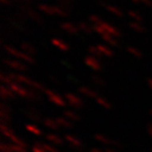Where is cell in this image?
Instances as JSON below:
<instances>
[{
    "label": "cell",
    "instance_id": "6da1fadb",
    "mask_svg": "<svg viewBox=\"0 0 152 152\" xmlns=\"http://www.w3.org/2000/svg\"><path fill=\"white\" fill-rule=\"evenodd\" d=\"M9 77L14 80L15 82H18L20 85H26L27 87H29L31 89H34L38 92H45L46 91V88L45 86H43L42 83L35 81V80H32L31 78L24 76V75H20V73H8Z\"/></svg>",
    "mask_w": 152,
    "mask_h": 152
},
{
    "label": "cell",
    "instance_id": "7a4b0ae2",
    "mask_svg": "<svg viewBox=\"0 0 152 152\" xmlns=\"http://www.w3.org/2000/svg\"><path fill=\"white\" fill-rule=\"evenodd\" d=\"M4 49L6 50V52L9 55L16 58V59H19V60L25 61V62H27L28 64H34L35 63V59L31 55H28L27 53L23 52L22 50H17L15 48H12V46H10V45H4Z\"/></svg>",
    "mask_w": 152,
    "mask_h": 152
},
{
    "label": "cell",
    "instance_id": "3957f363",
    "mask_svg": "<svg viewBox=\"0 0 152 152\" xmlns=\"http://www.w3.org/2000/svg\"><path fill=\"white\" fill-rule=\"evenodd\" d=\"M38 10H41L44 14L48 15H56L60 17H68L69 12L65 11L63 8H61L60 6H51V5H45V4H39L38 5Z\"/></svg>",
    "mask_w": 152,
    "mask_h": 152
},
{
    "label": "cell",
    "instance_id": "277c9868",
    "mask_svg": "<svg viewBox=\"0 0 152 152\" xmlns=\"http://www.w3.org/2000/svg\"><path fill=\"white\" fill-rule=\"evenodd\" d=\"M48 98H49V100L51 103L55 104L56 106H60V107H65L66 106V100H65V98L61 97L59 94H56L54 92L53 90H50V89H46V91L44 92Z\"/></svg>",
    "mask_w": 152,
    "mask_h": 152
},
{
    "label": "cell",
    "instance_id": "5b68a950",
    "mask_svg": "<svg viewBox=\"0 0 152 152\" xmlns=\"http://www.w3.org/2000/svg\"><path fill=\"white\" fill-rule=\"evenodd\" d=\"M65 100L66 103L69 104L70 106H72L73 108H82L83 107V102L79 96H77L76 94H72V92H66L65 94Z\"/></svg>",
    "mask_w": 152,
    "mask_h": 152
},
{
    "label": "cell",
    "instance_id": "8992f818",
    "mask_svg": "<svg viewBox=\"0 0 152 152\" xmlns=\"http://www.w3.org/2000/svg\"><path fill=\"white\" fill-rule=\"evenodd\" d=\"M4 64H6L7 66H9L14 70H17L18 72H24V71L27 70V66L22 63L20 61L18 60H11V59H4L2 60Z\"/></svg>",
    "mask_w": 152,
    "mask_h": 152
},
{
    "label": "cell",
    "instance_id": "52a82bcc",
    "mask_svg": "<svg viewBox=\"0 0 152 152\" xmlns=\"http://www.w3.org/2000/svg\"><path fill=\"white\" fill-rule=\"evenodd\" d=\"M12 91L15 92V95L17 96H19V97H23V98H26L27 99V96H28V89L27 88H25L23 85L20 83H18V82H12L10 86H9Z\"/></svg>",
    "mask_w": 152,
    "mask_h": 152
},
{
    "label": "cell",
    "instance_id": "ba28073f",
    "mask_svg": "<svg viewBox=\"0 0 152 152\" xmlns=\"http://www.w3.org/2000/svg\"><path fill=\"white\" fill-rule=\"evenodd\" d=\"M85 63H86V65H88L89 68H91L92 70H95V71L102 70V64H100L99 60H98L97 58L92 56V55H88V56L85 58Z\"/></svg>",
    "mask_w": 152,
    "mask_h": 152
},
{
    "label": "cell",
    "instance_id": "9c48e42d",
    "mask_svg": "<svg viewBox=\"0 0 152 152\" xmlns=\"http://www.w3.org/2000/svg\"><path fill=\"white\" fill-rule=\"evenodd\" d=\"M61 28L65 31L66 33H69V34H72V35H78L79 32H80V29L78 26H76L75 24H72L70 22H65V23H62L60 25Z\"/></svg>",
    "mask_w": 152,
    "mask_h": 152
},
{
    "label": "cell",
    "instance_id": "30bf717a",
    "mask_svg": "<svg viewBox=\"0 0 152 152\" xmlns=\"http://www.w3.org/2000/svg\"><path fill=\"white\" fill-rule=\"evenodd\" d=\"M25 115H26L32 122H35V123L41 122V114H39V112H38L36 108H33V107L27 108L25 110Z\"/></svg>",
    "mask_w": 152,
    "mask_h": 152
},
{
    "label": "cell",
    "instance_id": "8fae6325",
    "mask_svg": "<svg viewBox=\"0 0 152 152\" xmlns=\"http://www.w3.org/2000/svg\"><path fill=\"white\" fill-rule=\"evenodd\" d=\"M102 26H103L104 28V32L105 33H108V34H110V35H113V36H115V37H121V32L117 29V28L115 27V26H113V25H110V24H108V23H105L103 22L102 23ZM104 33V34H105Z\"/></svg>",
    "mask_w": 152,
    "mask_h": 152
},
{
    "label": "cell",
    "instance_id": "7c38bea8",
    "mask_svg": "<svg viewBox=\"0 0 152 152\" xmlns=\"http://www.w3.org/2000/svg\"><path fill=\"white\" fill-rule=\"evenodd\" d=\"M98 4H99L100 6H103L104 8H106L109 12H112V14L115 15V16L123 17V11L121 10L118 7H116V6H112V5H107L106 2H104V1H102V0H99V1H98Z\"/></svg>",
    "mask_w": 152,
    "mask_h": 152
},
{
    "label": "cell",
    "instance_id": "4fadbf2b",
    "mask_svg": "<svg viewBox=\"0 0 152 152\" xmlns=\"http://www.w3.org/2000/svg\"><path fill=\"white\" fill-rule=\"evenodd\" d=\"M0 95H1V98L5 99V100L14 99V98L16 97L15 92L12 91L8 86H5V85H2V86L0 87Z\"/></svg>",
    "mask_w": 152,
    "mask_h": 152
},
{
    "label": "cell",
    "instance_id": "5bb4252c",
    "mask_svg": "<svg viewBox=\"0 0 152 152\" xmlns=\"http://www.w3.org/2000/svg\"><path fill=\"white\" fill-rule=\"evenodd\" d=\"M64 140L70 144L71 147L75 148V149H80V148H82V142L78 137L71 135V134H66L64 136Z\"/></svg>",
    "mask_w": 152,
    "mask_h": 152
},
{
    "label": "cell",
    "instance_id": "9a60e30c",
    "mask_svg": "<svg viewBox=\"0 0 152 152\" xmlns=\"http://www.w3.org/2000/svg\"><path fill=\"white\" fill-rule=\"evenodd\" d=\"M102 38H103V41H105L106 43L110 45V46H118V41H117V38L113 36V35H110L108 33H105L102 35Z\"/></svg>",
    "mask_w": 152,
    "mask_h": 152
},
{
    "label": "cell",
    "instance_id": "2e32d148",
    "mask_svg": "<svg viewBox=\"0 0 152 152\" xmlns=\"http://www.w3.org/2000/svg\"><path fill=\"white\" fill-rule=\"evenodd\" d=\"M78 91H79V94H81L83 96H87V97L95 98V99L98 97L97 92L94 91L92 89H90V88L88 87H79L78 88Z\"/></svg>",
    "mask_w": 152,
    "mask_h": 152
},
{
    "label": "cell",
    "instance_id": "e0dca14e",
    "mask_svg": "<svg viewBox=\"0 0 152 152\" xmlns=\"http://www.w3.org/2000/svg\"><path fill=\"white\" fill-rule=\"evenodd\" d=\"M43 124L46 126V127H49L50 130H53V131H58L60 129V125L59 123L56 122V120H53V118H44L43 120Z\"/></svg>",
    "mask_w": 152,
    "mask_h": 152
},
{
    "label": "cell",
    "instance_id": "ac0fdd59",
    "mask_svg": "<svg viewBox=\"0 0 152 152\" xmlns=\"http://www.w3.org/2000/svg\"><path fill=\"white\" fill-rule=\"evenodd\" d=\"M45 139H46L49 142H51V143L55 144V145H62V144H63V142H64V140H63V139H61L60 136L55 135V134H52V133L46 134V135H45Z\"/></svg>",
    "mask_w": 152,
    "mask_h": 152
},
{
    "label": "cell",
    "instance_id": "d6986e66",
    "mask_svg": "<svg viewBox=\"0 0 152 152\" xmlns=\"http://www.w3.org/2000/svg\"><path fill=\"white\" fill-rule=\"evenodd\" d=\"M27 99L31 100V102H36V103H39L42 100V97H41V92L36 91L34 89H31L28 88V96Z\"/></svg>",
    "mask_w": 152,
    "mask_h": 152
},
{
    "label": "cell",
    "instance_id": "ffe728a7",
    "mask_svg": "<svg viewBox=\"0 0 152 152\" xmlns=\"http://www.w3.org/2000/svg\"><path fill=\"white\" fill-rule=\"evenodd\" d=\"M52 44L54 46H56L58 49H60L61 51H64V52L69 51V44H66L64 41H62L60 38H53L52 39Z\"/></svg>",
    "mask_w": 152,
    "mask_h": 152
},
{
    "label": "cell",
    "instance_id": "44dd1931",
    "mask_svg": "<svg viewBox=\"0 0 152 152\" xmlns=\"http://www.w3.org/2000/svg\"><path fill=\"white\" fill-rule=\"evenodd\" d=\"M20 50H22L23 52L27 53L28 55H31V56H33L34 54H36V49L33 46L32 44H29V43H22L20 44Z\"/></svg>",
    "mask_w": 152,
    "mask_h": 152
},
{
    "label": "cell",
    "instance_id": "7402d4cb",
    "mask_svg": "<svg viewBox=\"0 0 152 152\" xmlns=\"http://www.w3.org/2000/svg\"><path fill=\"white\" fill-rule=\"evenodd\" d=\"M63 114H64L65 118H68L71 122H78V121L80 120V115L78 114V113H76V112H73V110H70V109L64 110Z\"/></svg>",
    "mask_w": 152,
    "mask_h": 152
},
{
    "label": "cell",
    "instance_id": "603a6c76",
    "mask_svg": "<svg viewBox=\"0 0 152 152\" xmlns=\"http://www.w3.org/2000/svg\"><path fill=\"white\" fill-rule=\"evenodd\" d=\"M0 130H1V133H2V135L7 137L8 140H10L12 136L15 135V133L12 132L11 129H9V125H5V124H1L0 125Z\"/></svg>",
    "mask_w": 152,
    "mask_h": 152
},
{
    "label": "cell",
    "instance_id": "cb8c5ba5",
    "mask_svg": "<svg viewBox=\"0 0 152 152\" xmlns=\"http://www.w3.org/2000/svg\"><path fill=\"white\" fill-rule=\"evenodd\" d=\"M0 120H1V124H10V112L5 110V109H0Z\"/></svg>",
    "mask_w": 152,
    "mask_h": 152
},
{
    "label": "cell",
    "instance_id": "d4e9b609",
    "mask_svg": "<svg viewBox=\"0 0 152 152\" xmlns=\"http://www.w3.org/2000/svg\"><path fill=\"white\" fill-rule=\"evenodd\" d=\"M55 120L59 123L60 127H63V129H72V127H73L72 122L69 121L68 118H65V117H56Z\"/></svg>",
    "mask_w": 152,
    "mask_h": 152
},
{
    "label": "cell",
    "instance_id": "484cf974",
    "mask_svg": "<svg viewBox=\"0 0 152 152\" xmlns=\"http://www.w3.org/2000/svg\"><path fill=\"white\" fill-rule=\"evenodd\" d=\"M98 50H99V52L103 54V56H113L114 55V52H113V50H110L108 46H106V45H104V44H99L97 45Z\"/></svg>",
    "mask_w": 152,
    "mask_h": 152
},
{
    "label": "cell",
    "instance_id": "4316f807",
    "mask_svg": "<svg viewBox=\"0 0 152 152\" xmlns=\"http://www.w3.org/2000/svg\"><path fill=\"white\" fill-rule=\"evenodd\" d=\"M25 129H26V130H27L29 133L34 134V135L41 136L42 134H43L42 130H41L39 127H37L36 125H34V124H26V125H25Z\"/></svg>",
    "mask_w": 152,
    "mask_h": 152
},
{
    "label": "cell",
    "instance_id": "83f0119b",
    "mask_svg": "<svg viewBox=\"0 0 152 152\" xmlns=\"http://www.w3.org/2000/svg\"><path fill=\"white\" fill-rule=\"evenodd\" d=\"M129 26H130L132 29H134L135 32L137 33H144L147 29H145V27L142 25L141 23L139 22H134V20H132V22L129 23Z\"/></svg>",
    "mask_w": 152,
    "mask_h": 152
},
{
    "label": "cell",
    "instance_id": "f1b7e54d",
    "mask_svg": "<svg viewBox=\"0 0 152 152\" xmlns=\"http://www.w3.org/2000/svg\"><path fill=\"white\" fill-rule=\"evenodd\" d=\"M37 147H39L41 149L45 150L46 152H59L58 149H55L54 145H51L49 143H44V142H36L35 143Z\"/></svg>",
    "mask_w": 152,
    "mask_h": 152
},
{
    "label": "cell",
    "instance_id": "f546056e",
    "mask_svg": "<svg viewBox=\"0 0 152 152\" xmlns=\"http://www.w3.org/2000/svg\"><path fill=\"white\" fill-rule=\"evenodd\" d=\"M95 140H97V141H99L100 143H104V144H108V145L114 144V140L108 139V137H106L103 134H95Z\"/></svg>",
    "mask_w": 152,
    "mask_h": 152
},
{
    "label": "cell",
    "instance_id": "4dcf8cb0",
    "mask_svg": "<svg viewBox=\"0 0 152 152\" xmlns=\"http://www.w3.org/2000/svg\"><path fill=\"white\" fill-rule=\"evenodd\" d=\"M61 8H63L65 11L70 12L72 9V0H56Z\"/></svg>",
    "mask_w": 152,
    "mask_h": 152
},
{
    "label": "cell",
    "instance_id": "1f68e13d",
    "mask_svg": "<svg viewBox=\"0 0 152 152\" xmlns=\"http://www.w3.org/2000/svg\"><path fill=\"white\" fill-rule=\"evenodd\" d=\"M78 27H79V29H80L81 32L86 33V34H91V33L94 32V27L90 26V25H88L87 23L80 22L79 25H78Z\"/></svg>",
    "mask_w": 152,
    "mask_h": 152
},
{
    "label": "cell",
    "instance_id": "d6a6232c",
    "mask_svg": "<svg viewBox=\"0 0 152 152\" xmlns=\"http://www.w3.org/2000/svg\"><path fill=\"white\" fill-rule=\"evenodd\" d=\"M96 102H97V104H99L102 107H104V108H107V109H110L112 108V104L109 103L108 100H106L104 97H100V96H98L97 98H96Z\"/></svg>",
    "mask_w": 152,
    "mask_h": 152
},
{
    "label": "cell",
    "instance_id": "836d02e7",
    "mask_svg": "<svg viewBox=\"0 0 152 152\" xmlns=\"http://www.w3.org/2000/svg\"><path fill=\"white\" fill-rule=\"evenodd\" d=\"M11 143H14V144H17V145H19V147H23V148H27V143L24 141L23 139L20 137H18V136L15 134V135L12 136L10 139Z\"/></svg>",
    "mask_w": 152,
    "mask_h": 152
},
{
    "label": "cell",
    "instance_id": "e575fe53",
    "mask_svg": "<svg viewBox=\"0 0 152 152\" xmlns=\"http://www.w3.org/2000/svg\"><path fill=\"white\" fill-rule=\"evenodd\" d=\"M91 80H92V82H94L95 85H97L98 87H105V86H106V81L104 80L102 77L94 75V76L91 77Z\"/></svg>",
    "mask_w": 152,
    "mask_h": 152
},
{
    "label": "cell",
    "instance_id": "d590c367",
    "mask_svg": "<svg viewBox=\"0 0 152 152\" xmlns=\"http://www.w3.org/2000/svg\"><path fill=\"white\" fill-rule=\"evenodd\" d=\"M0 80L2 82V85L8 86V87L14 82V80L9 77V75H6V73H1V75H0Z\"/></svg>",
    "mask_w": 152,
    "mask_h": 152
},
{
    "label": "cell",
    "instance_id": "8d00e7d4",
    "mask_svg": "<svg viewBox=\"0 0 152 152\" xmlns=\"http://www.w3.org/2000/svg\"><path fill=\"white\" fill-rule=\"evenodd\" d=\"M88 52L90 53V55L95 56V58H97V59H99V58L103 56V54L99 52L97 45H96V46H89V48H88Z\"/></svg>",
    "mask_w": 152,
    "mask_h": 152
},
{
    "label": "cell",
    "instance_id": "74e56055",
    "mask_svg": "<svg viewBox=\"0 0 152 152\" xmlns=\"http://www.w3.org/2000/svg\"><path fill=\"white\" fill-rule=\"evenodd\" d=\"M126 50H127V52H129L130 54L134 55L135 58H142V55H143L141 51L139 49H136V48H134V46H127Z\"/></svg>",
    "mask_w": 152,
    "mask_h": 152
},
{
    "label": "cell",
    "instance_id": "f35d334b",
    "mask_svg": "<svg viewBox=\"0 0 152 152\" xmlns=\"http://www.w3.org/2000/svg\"><path fill=\"white\" fill-rule=\"evenodd\" d=\"M129 16L131 17V18H133L134 19V22H139L141 23L142 22V16L137 12V11H134V10H130L129 11Z\"/></svg>",
    "mask_w": 152,
    "mask_h": 152
},
{
    "label": "cell",
    "instance_id": "ab89813d",
    "mask_svg": "<svg viewBox=\"0 0 152 152\" xmlns=\"http://www.w3.org/2000/svg\"><path fill=\"white\" fill-rule=\"evenodd\" d=\"M10 148H11V150H12L14 152H27V148L19 147V145L14 144V143H11V144H10Z\"/></svg>",
    "mask_w": 152,
    "mask_h": 152
},
{
    "label": "cell",
    "instance_id": "60d3db41",
    "mask_svg": "<svg viewBox=\"0 0 152 152\" xmlns=\"http://www.w3.org/2000/svg\"><path fill=\"white\" fill-rule=\"evenodd\" d=\"M89 20H90V23H92L94 25H99V24L103 23V20L100 19V17L97 16V15H91V16L89 17Z\"/></svg>",
    "mask_w": 152,
    "mask_h": 152
},
{
    "label": "cell",
    "instance_id": "b9f144b4",
    "mask_svg": "<svg viewBox=\"0 0 152 152\" xmlns=\"http://www.w3.org/2000/svg\"><path fill=\"white\" fill-rule=\"evenodd\" d=\"M0 151L1 152H14L11 150L10 148V144H7L5 142H2L1 144H0Z\"/></svg>",
    "mask_w": 152,
    "mask_h": 152
},
{
    "label": "cell",
    "instance_id": "7bdbcfd3",
    "mask_svg": "<svg viewBox=\"0 0 152 152\" xmlns=\"http://www.w3.org/2000/svg\"><path fill=\"white\" fill-rule=\"evenodd\" d=\"M49 79L52 82H53V83H55V85H59V83H60V80H59V79H58V78H56L55 76H52V75H50Z\"/></svg>",
    "mask_w": 152,
    "mask_h": 152
},
{
    "label": "cell",
    "instance_id": "ee69618b",
    "mask_svg": "<svg viewBox=\"0 0 152 152\" xmlns=\"http://www.w3.org/2000/svg\"><path fill=\"white\" fill-rule=\"evenodd\" d=\"M32 151H33V152H46L45 150H43V149H41L39 147H37L36 144H34V145H33Z\"/></svg>",
    "mask_w": 152,
    "mask_h": 152
},
{
    "label": "cell",
    "instance_id": "f6af8a7d",
    "mask_svg": "<svg viewBox=\"0 0 152 152\" xmlns=\"http://www.w3.org/2000/svg\"><path fill=\"white\" fill-rule=\"evenodd\" d=\"M140 2L144 4L148 7H152V0H140Z\"/></svg>",
    "mask_w": 152,
    "mask_h": 152
},
{
    "label": "cell",
    "instance_id": "bcb514c9",
    "mask_svg": "<svg viewBox=\"0 0 152 152\" xmlns=\"http://www.w3.org/2000/svg\"><path fill=\"white\" fill-rule=\"evenodd\" d=\"M1 109H5V110H8V112H11V109L10 107L7 105L6 103H2L1 104Z\"/></svg>",
    "mask_w": 152,
    "mask_h": 152
},
{
    "label": "cell",
    "instance_id": "7dc6e473",
    "mask_svg": "<svg viewBox=\"0 0 152 152\" xmlns=\"http://www.w3.org/2000/svg\"><path fill=\"white\" fill-rule=\"evenodd\" d=\"M0 1L6 6H10L11 4H12V2H11V0H0Z\"/></svg>",
    "mask_w": 152,
    "mask_h": 152
},
{
    "label": "cell",
    "instance_id": "c3c4849f",
    "mask_svg": "<svg viewBox=\"0 0 152 152\" xmlns=\"http://www.w3.org/2000/svg\"><path fill=\"white\" fill-rule=\"evenodd\" d=\"M90 152H105V151H103V150L99 149V148H92L91 150H90Z\"/></svg>",
    "mask_w": 152,
    "mask_h": 152
},
{
    "label": "cell",
    "instance_id": "681fc988",
    "mask_svg": "<svg viewBox=\"0 0 152 152\" xmlns=\"http://www.w3.org/2000/svg\"><path fill=\"white\" fill-rule=\"evenodd\" d=\"M147 130H148V133H149V134H150V135L152 136V124H149V125H148Z\"/></svg>",
    "mask_w": 152,
    "mask_h": 152
},
{
    "label": "cell",
    "instance_id": "f907efd6",
    "mask_svg": "<svg viewBox=\"0 0 152 152\" xmlns=\"http://www.w3.org/2000/svg\"><path fill=\"white\" fill-rule=\"evenodd\" d=\"M104 151H105V152H117L115 149H113V148H106Z\"/></svg>",
    "mask_w": 152,
    "mask_h": 152
},
{
    "label": "cell",
    "instance_id": "816d5d0a",
    "mask_svg": "<svg viewBox=\"0 0 152 152\" xmlns=\"http://www.w3.org/2000/svg\"><path fill=\"white\" fill-rule=\"evenodd\" d=\"M148 85H149V87H150L152 89V78L148 79Z\"/></svg>",
    "mask_w": 152,
    "mask_h": 152
},
{
    "label": "cell",
    "instance_id": "f5cc1de1",
    "mask_svg": "<svg viewBox=\"0 0 152 152\" xmlns=\"http://www.w3.org/2000/svg\"><path fill=\"white\" fill-rule=\"evenodd\" d=\"M19 1H22V2H24V4H31L33 0H19Z\"/></svg>",
    "mask_w": 152,
    "mask_h": 152
},
{
    "label": "cell",
    "instance_id": "db71d44e",
    "mask_svg": "<svg viewBox=\"0 0 152 152\" xmlns=\"http://www.w3.org/2000/svg\"><path fill=\"white\" fill-rule=\"evenodd\" d=\"M69 80H70V81H73V82H76V83H78V81H77L76 79H75V78H72V77H71V76H69Z\"/></svg>",
    "mask_w": 152,
    "mask_h": 152
},
{
    "label": "cell",
    "instance_id": "11a10c76",
    "mask_svg": "<svg viewBox=\"0 0 152 152\" xmlns=\"http://www.w3.org/2000/svg\"><path fill=\"white\" fill-rule=\"evenodd\" d=\"M62 64L66 65V66H68V68H70V66H71V65L69 64V63H68V62H65V61H62Z\"/></svg>",
    "mask_w": 152,
    "mask_h": 152
},
{
    "label": "cell",
    "instance_id": "9f6ffc18",
    "mask_svg": "<svg viewBox=\"0 0 152 152\" xmlns=\"http://www.w3.org/2000/svg\"><path fill=\"white\" fill-rule=\"evenodd\" d=\"M133 2H135V4H140V0H132Z\"/></svg>",
    "mask_w": 152,
    "mask_h": 152
},
{
    "label": "cell",
    "instance_id": "6f0895ef",
    "mask_svg": "<svg viewBox=\"0 0 152 152\" xmlns=\"http://www.w3.org/2000/svg\"><path fill=\"white\" fill-rule=\"evenodd\" d=\"M150 113H151V115H152V109H151V112H150Z\"/></svg>",
    "mask_w": 152,
    "mask_h": 152
}]
</instances>
